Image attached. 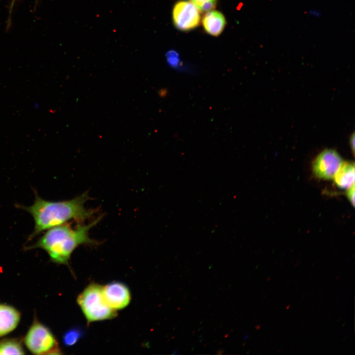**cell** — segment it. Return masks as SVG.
Returning <instances> with one entry per match:
<instances>
[{
  "label": "cell",
  "instance_id": "6da1fadb",
  "mask_svg": "<svg viewBox=\"0 0 355 355\" xmlns=\"http://www.w3.org/2000/svg\"><path fill=\"white\" fill-rule=\"evenodd\" d=\"M89 197L88 194L84 193L71 200L51 201L43 199L36 194L31 206L21 207L32 216L35 222L34 230L29 239L69 221L83 223L90 218L94 211L85 206Z\"/></svg>",
  "mask_w": 355,
  "mask_h": 355
},
{
  "label": "cell",
  "instance_id": "7a4b0ae2",
  "mask_svg": "<svg viewBox=\"0 0 355 355\" xmlns=\"http://www.w3.org/2000/svg\"><path fill=\"white\" fill-rule=\"evenodd\" d=\"M100 218L87 224L78 223L74 228L67 223L49 229L26 249L40 248L49 255L52 262L69 265L73 251L82 245H94L90 238L89 231L100 221Z\"/></svg>",
  "mask_w": 355,
  "mask_h": 355
},
{
  "label": "cell",
  "instance_id": "3957f363",
  "mask_svg": "<svg viewBox=\"0 0 355 355\" xmlns=\"http://www.w3.org/2000/svg\"><path fill=\"white\" fill-rule=\"evenodd\" d=\"M102 287L98 284H90L77 297V304L88 323L112 319L117 316L116 311L106 302Z\"/></svg>",
  "mask_w": 355,
  "mask_h": 355
},
{
  "label": "cell",
  "instance_id": "277c9868",
  "mask_svg": "<svg viewBox=\"0 0 355 355\" xmlns=\"http://www.w3.org/2000/svg\"><path fill=\"white\" fill-rule=\"evenodd\" d=\"M29 350L35 355L61 354L58 343L51 331L36 318L24 338Z\"/></svg>",
  "mask_w": 355,
  "mask_h": 355
},
{
  "label": "cell",
  "instance_id": "5b68a950",
  "mask_svg": "<svg viewBox=\"0 0 355 355\" xmlns=\"http://www.w3.org/2000/svg\"><path fill=\"white\" fill-rule=\"evenodd\" d=\"M343 163L340 154L331 149L321 151L315 159L312 164L314 174L319 178L330 180L333 179Z\"/></svg>",
  "mask_w": 355,
  "mask_h": 355
},
{
  "label": "cell",
  "instance_id": "8992f818",
  "mask_svg": "<svg viewBox=\"0 0 355 355\" xmlns=\"http://www.w3.org/2000/svg\"><path fill=\"white\" fill-rule=\"evenodd\" d=\"M199 11L190 1L180 0L176 3L173 11L174 23L179 30L187 31L200 24Z\"/></svg>",
  "mask_w": 355,
  "mask_h": 355
},
{
  "label": "cell",
  "instance_id": "52a82bcc",
  "mask_svg": "<svg viewBox=\"0 0 355 355\" xmlns=\"http://www.w3.org/2000/svg\"><path fill=\"white\" fill-rule=\"evenodd\" d=\"M104 299L107 305L117 311L126 307L131 299L129 288L124 284L113 282L102 287Z\"/></svg>",
  "mask_w": 355,
  "mask_h": 355
},
{
  "label": "cell",
  "instance_id": "ba28073f",
  "mask_svg": "<svg viewBox=\"0 0 355 355\" xmlns=\"http://www.w3.org/2000/svg\"><path fill=\"white\" fill-rule=\"evenodd\" d=\"M19 312L14 307L0 304V337L14 330L20 320Z\"/></svg>",
  "mask_w": 355,
  "mask_h": 355
},
{
  "label": "cell",
  "instance_id": "9c48e42d",
  "mask_svg": "<svg viewBox=\"0 0 355 355\" xmlns=\"http://www.w3.org/2000/svg\"><path fill=\"white\" fill-rule=\"evenodd\" d=\"M202 23L204 29L209 34L218 36L223 31L226 21L224 15L221 12L212 10L206 12Z\"/></svg>",
  "mask_w": 355,
  "mask_h": 355
},
{
  "label": "cell",
  "instance_id": "30bf717a",
  "mask_svg": "<svg viewBox=\"0 0 355 355\" xmlns=\"http://www.w3.org/2000/svg\"><path fill=\"white\" fill-rule=\"evenodd\" d=\"M336 185L340 188L348 190L355 184L354 162H343L334 178Z\"/></svg>",
  "mask_w": 355,
  "mask_h": 355
},
{
  "label": "cell",
  "instance_id": "8fae6325",
  "mask_svg": "<svg viewBox=\"0 0 355 355\" xmlns=\"http://www.w3.org/2000/svg\"><path fill=\"white\" fill-rule=\"evenodd\" d=\"M21 342L16 339H4L0 340V355L25 354Z\"/></svg>",
  "mask_w": 355,
  "mask_h": 355
},
{
  "label": "cell",
  "instance_id": "7c38bea8",
  "mask_svg": "<svg viewBox=\"0 0 355 355\" xmlns=\"http://www.w3.org/2000/svg\"><path fill=\"white\" fill-rule=\"evenodd\" d=\"M82 332L79 328H73L67 331L63 336V342L68 346L74 345L82 336Z\"/></svg>",
  "mask_w": 355,
  "mask_h": 355
},
{
  "label": "cell",
  "instance_id": "4fadbf2b",
  "mask_svg": "<svg viewBox=\"0 0 355 355\" xmlns=\"http://www.w3.org/2000/svg\"><path fill=\"white\" fill-rule=\"evenodd\" d=\"M200 12H207L215 8L217 0H189Z\"/></svg>",
  "mask_w": 355,
  "mask_h": 355
},
{
  "label": "cell",
  "instance_id": "5bb4252c",
  "mask_svg": "<svg viewBox=\"0 0 355 355\" xmlns=\"http://www.w3.org/2000/svg\"><path fill=\"white\" fill-rule=\"evenodd\" d=\"M167 61L170 67L177 69L179 65L180 58L177 52L171 50L166 54Z\"/></svg>",
  "mask_w": 355,
  "mask_h": 355
},
{
  "label": "cell",
  "instance_id": "9a60e30c",
  "mask_svg": "<svg viewBox=\"0 0 355 355\" xmlns=\"http://www.w3.org/2000/svg\"><path fill=\"white\" fill-rule=\"evenodd\" d=\"M347 197L353 206H355V184L347 190Z\"/></svg>",
  "mask_w": 355,
  "mask_h": 355
},
{
  "label": "cell",
  "instance_id": "2e32d148",
  "mask_svg": "<svg viewBox=\"0 0 355 355\" xmlns=\"http://www.w3.org/2000/svg\"><path fill=\"white\" fill-rule=\"evenodd\" d=\"M16 0H12L11 2L10 5V6H9V15H8V20H7V27H9V26L10 24L11 15L12 10H13V7L14 6V3L16 2Z\"/></svg>",
  "mask_w": 355,
  "mask_h": 355
},
{
  "label": "cell",
  "instance_id": "e0dca14e",
  "mask_svg": "<svg viewBox=\"0 0 355 355\" xmlns=\"http://www.w3.org/2000/svg\"><path fill=\"white\" fill-rule=\"evenodd\" d=\"M349 143H350V146L351 147L353 154V155H354V153H355V134H354V133H353L350 138Z\"/></svg>",
  "mask_w": 355,
  "mask_h": 355
}]
</instances>
